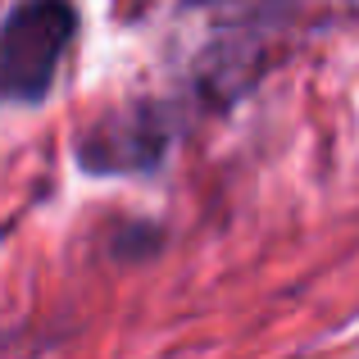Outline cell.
I'll use <instances>...</instances> for the list:
<instances>
[{
	"instance_id": "cell-1",
	"label": "cell",
	"mask_w": 359,
	"mask_h": 359,
	"mask_svg": "<svg viewBox=\"0 0 359 359\" xmlns=\"http://www.w3.org/2000/svg\"><path fill=\"white\" fill-rule=\"evenodd\" d=\"M73 32H78V14L69 0H18L5 18V50H0L5 100L41 105Z\"/></svg>"
},
{
	"instance_id": "cell-2",
	"label": "cell",
	"mask_w": 359,
	"mask_h": 359,
	"mask_svg": "<svg viewBox=\"0 0 359 359\" xmlns=\"http://www.w3.org/2000/svg\"><path fill=\"white\" fill-rule=\"evenodd\" d=\"M173 146V114L164 105H123L96 118L78 141V164L96 177H137L155 173Z\"/></svg>"
},
{
	"instance_id": "cell-3",
	"label": "cell",
	"mask_w": 359,
	"mask_h": 359,
	"mask_svg": "<svg viewBox=\"0 0 359 359\" xmlns=\"http://www.w3.org/2000/svg\"><path fill=\"white\" fill-rule=\"evenodd\" d=\"M187 9H214V14H219V9H237V5H259V0H182Z\"/></svg>"
}]
</instances>
